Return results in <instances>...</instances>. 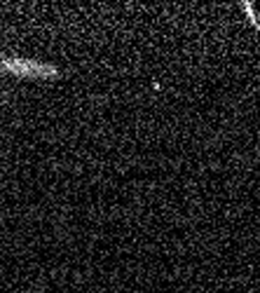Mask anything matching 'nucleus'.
I'll return each instance as SVG.
<instances>
[{
	"instance_id": "obj_2",
	"label": "nucleus",
	"mask_w": 260,
	"mask_h": 293,
	"mask_svg": "<svg viewBox=\"0 0 260 293\" xmlns=\"http://www.w3.org/2000/svg\"><path fill=\"white\" fill-rule=\"evenodd\" d=\"M241 10H244V14L248 17V21H251V26L255 28V31H260V21H258V17H255V12H253V5L251 3H241Z\"/></svg>"
},
{
	"instance_id": "obj_1",
	"label": "nucleus",
	"mask_w": 260,
	"mask_h": 293,
	"mask_svg": "<svg viewBox=\"0 0 260 293\" xmlns=\"http://www.w3.org/2000/svg\"><path fill=\"white\" fill-rule=\"evenodd\" d=\"M0 71L7 75H14V78H26V80H49V78L61 75V71L52 64H42L35 59H19V56H3Z\"/></svg>"
}]
</instances>
